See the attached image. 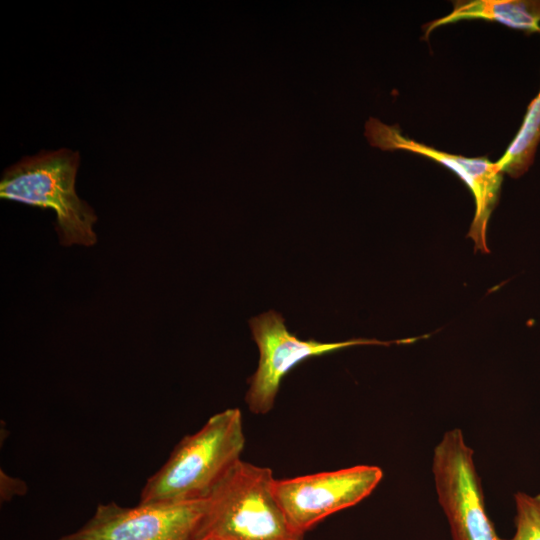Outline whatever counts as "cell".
<instances>
[{
	"mask_svg": "<svg viewBox=\"0 0 540 540\" xmlns=\"http://www.w3.org/2000/svg\"><path fill=\"white\" fill-rule=\"evenodd\" d=\"M245 446L242 413L225 409L186 435L144 484L138 504H170L208 498Z\"/></svg>",
	"mask_w": 540,
	"mask_h": 540,
	"instance_id": "obj_1",
	"label": "cell"
},
{
	"mask_svg": "<svg viewBox=\"0 0 540 540\" xmlns=\"http://www.w3.org/2000/svg\"><path fill=\"white\" fill-rule=\"evenodd\" d=\"M272 470L239 460L209 496L196 540H304L280 507Z\"/></svg>",
	"mask_w": 540,
	"mask_h": 540,
	"instance_id": "obj_2",
	"label": "cell"
},
{
	"mask_svg": "<svg viewBox=\"0 0 540 540\" xmlns=\"http://www.w3.org/2000/svg\"><path fill=\"white\" fill-rule=\"evenodd\" d=\"M79 162V152L67 148L24 157L4 171L0 197L52 209L61 245L93 246L97 241V216L76 193Z\"/></svg>",
	"mask_w": 540,
	"mask_h": 540,
	"instance_id": "obj_3",
	"label": "cell"
},
{
	"mask_svg": "<svg viewBox=\"0 0 540 540\" xmlns=\"http://www.w3.org/2000/svg\"><path fill=\"white\" fill-rule=\"evenodd\" d=\"M432 472L453 540H506L498 535L487 514L474 452L460 429L446 431L436 445Z\"/></svg>",
	"mask_w": 540,
	"mask_h": 540,
	"instance_id": "obj_4",
	"label": "cell"
},
{
	"mask_svg": "<svg viewBox=\"0 0 540 540\" xmlns=\"http://www.w3.org/2000/svg\"><path fill=\"white\" fill-rule=\"evenodd\" d=\"M208 503L209 497L135 507L100 503L84 525L59 540H196Z\"/></svg>",
	"mask_w": 540,
	"mask_h": 540,
	"instance_id": "obj_5",
	"label": "cell"
},
{
	"mask_svg": "<svg viewBox=\"0 0 540 540\" xmlns=\"http://www.w3.org/2000/svg\"><path fill=\"white\" fill-rule=\"evenodd\" d=\"M249 324L260 356L257 370L249 378L250 386L245 401L249 410L259 415L271 411L281 380L305 359L352 346L392 343L375 339H351L331 343L313 339L300 340L287 330L284 318L274 310L251 318Z\"/></svg>",
	"mask_w": 540,
	"mask_h": 540,
	"instance_id": "obj_6",
	"label": "cell"
},
{
	"mask_svg": "<svg viewBox=\"0 0 540 540\" xmlns=\"http://www.w3.org/2000/svg\"><path fill=\"white\" fill-rule=\"evenodd\" d=\"M383 477L378 466L356 465L294 478L275 479L276 499L291 525L305 534L327 516L356 505Z\"/></svg>",
	"mask_w": 540,
	"mask_h": 540,
	"instance_id": "obj_7",
	"label": "cell"
},
{
	"mask_svg": "<svg viewBox=\"0 0 540 540\" xmlns=\"http://www.w3.org/2000/svg\"><path fill=\"white\" fill-rule=\"evenodd\" d=\"M365 136L373 147L422 155L457 175L467 186L475 202V214L468 237L474 241L477 250L489 252L486 243L487 226L497 205L504 176L497 162H492L487 157L469 158L437 150L404 135L397 124L388 125L376 118H369L366 122Z\"/></svg>",
	"mask_w": 540,
	"mask_h": 540,
	"instance_id": "obj_8",
	"label": "cell"
},
{
	"mask_svg": "<svg viewBox=\"0 0 540 540\" xmlns=\"http://www.w3.org/2000/svg\"><path fill=\"white\" fill-rule=\"evenodd\" d=\"M463 20H485L526 33L540 32V0L455 1L452 11L425 27V37L436 28Z\"/></svg>",
	"mask_w": 540,
	"mask_h": 540,
	"instance_id": "obj_9",
	"label": "cell"
},
{
	"mask_svg": "<svg viewBox=\"0 0 540 540\" xmlns=\"http://www.w3.org/2000/svg\"><path fill=\"white\" fill-rule=\"evenodd\" d=\"M540 142V90L530 102L516 136L497 162L504 174L523 175L534 161Z\"/></svg>",
	"mask_w": 540,
	"mask_h": 540,
	"instance_id": "obj_10",
	"label": "cell"
},
{
	"mask_svg": "<svg viewBox=\"0 0 540 540\" xmlns=\"http://www.w3.org/2000/svg\"><path fill=\"white\" fill-rule=\"evenodd\" d=\"M514 499L516 530L511 540H540V493L532 496L518 492Z\"/></svg>",
	"mask_w": 540,
	"mask_h": 540,
	"instance_id": "obj_11",
	"label": "cell"
},
{
	"mask_svg": "<svg viewBox=\"0 0 540 540\" xmlns=\"http://www.w3.org/2000/svg\"><path fill=\"white\" fill-rule=\"evenodd\" d=\"M27 492L26 483L19 479L9 476L3 470L0 472V498L1 502H7L14 496L24 495Z\"/></svg>",
	"mask_w": 540,
	"mask_h": 540,
	"instance_id": "obj_12",
	"label": "cell"
},
{
	"mask_svg": "<svg viewBox=\"0 0 540 540\" xmlns=\"http://www.w3.org/2000/svg\"><path fill=\"white\" fill-rule=\"evenodd\" d=\"M202 540H213V539H202Z\"/></svg>",
	"mask_w": 540,
	"mask_h": 540,
	"instance_id": "obj_13",
	"label": "cell"
}]
</instances>
